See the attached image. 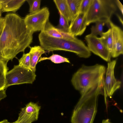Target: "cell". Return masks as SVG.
<instances>
[{"label":"cell","mask_w":123,"mask_h":123,"mask_svg":"<svg viewBox=\"0 0 123 123\" xmlns=\"http://www.w3.org/2000/svg\"><path fill=\"white\" fill-rule=\"evenodd\" d=\"M4 18L3 27L0 31V60L8 62L30 47L33 33L27 29L24 19L17 14L9 13Z\"/></svg>","instance_id":"obj_1"},{"label":"cell","mask_w":123,"mask_h":123,"mask_svg":"<svg viewBox=\"0 0 123 123\" xmlns=\"http://www.w3.org/2000/svg\"><path fill=\"white\" fill-rule=\"evenodd\" d=\"M105 79L81 95L73 111L72 123H93L97 111L98 98L104 95Z\"/></svg>","instance_id":"obj_2"},{"label":"cell","mask_w":123,"mask_h":123,"mask_svg":"<svg viewBox=\"0 0 123 123\" xmlns=\"http://www.w3.org/2000/svg\"><path fill=\"white\" fill-rule=\"evenodd\" d=\"M38 38L40 46L49 52L63 50L74 53L80 57L86 58L91 55V52L84 42L76 37L74 39L56 38L42 31L39 34Z\"/></svg>","instance_id":"obj_3"},{"label":"cell","mask_w":123,"mask_h":123,"mask_svg":"<svg viewBox=\"0 0 123 123\" xmlns=\"http://www.w3.org/2000/svg\"><path fill=\"white\" fill-rule=\"evenodd\" d=\"M105 71V67L102 65H83L73 75L72 84L81 95L104 79Z\"/></svg>","instance_id":"obj_4"},{"label":"cell","mask_w":123,"mask_h":123,"mask_svg":"<svg viewBox=\"0 0 123 123\" xmlns=\"http://www.w3.org/2000/svg\"><path fill=\"white\" fill-rule=\"evenodd\" d=\"M117 9L115 0H92L85 14V23L87 26L99 20H111Z\"/></svg>","instance_id":"obj_5"},{"label":"cell","mask_w":123,"mask_h":123,"mask_svg":"<svg viewBox=\"0 0 123 123\" xmlns=\"http://www.w3.org/2000/svg\"><path fill=\"white\" fill-rule=\"evenodd\" d=\"M35 72L18 65L7 72L6 76L5 89L12 85L24 84H32L36 79Z\"/></svg>","instance_id":"obj_6"},{"label":"cell","mask_w":123,"mask_h":123,"mask_svg":"<svg viewBox=\"0 0 123 123\" xmlns=\"http://www.w3.org/2000/svg\"><path fill=\"white\" fill-rule=\"evenodd\" d=\"M49 9L46 7L36 12L27 15L24 19L27 28L33 33L37 31H43L49 21Z\"/></svg>","instance_id":"obj_7"},{"label":"cell","mask_w":123,"mask_h":123,"mask_svg":"<svg viewBox=\"0 0 123 123\" xmlns=\"http://www.w3.org/2000/svg\"><path fill=\"white\" fill-rule=\"evenodd\" d=\"M85 38L91 52L107 62L111 61L110 53L100 37L90 34L86 36Z\"/></svg>","instance_id":"obj_8"},{"label":"cell","mask_w":123,"mask_h":123,"mask_svg":"<svg viewBox=\"0 0 123 123\" xmlns=\"http://www.w3.org/2000/svg\"><path fill=\"white\" fill-rule=\"evenodd\" d=\"M117 60H115L108 63L104 87V95L106 96H112L121 87V81L117 80L114 75V69Z\"/></svg>","instance_id":"obj_9"},{"label":"cell","mask_w":123,"mask_h":123,"mask_svg":"<svg viewBox=\"0 0 123 123\" xmlns=\"http://www.w3.org/2000/svg\"><path fill=\"white\" fill-rule=\"evenodd\" d=\"M41 106L31 102L22 108L17 120L13 123H31L38 118Z\"/></svg>","instance_id":"obj_10"},{"label":"cell","mask_w":123,"mask_h":123,"mask_svg":"<svg viewBox=\"0 0 123 123\" xmlns=\"http://www.w3.org/2000/svg\"><path fill=\"white\" fill-rule=\"evenodd\" d=\"M106 24L111 29L113 34V47L111 55L112 57L116 58L123 54V32L111 20Z\"/></svg>","instance_id":"obj_11"},{"label":"cell","mask_w":123,"mask_h":123,"mask_svg":"<svg viewBox=\"0 0 123 123\" xmlns=\"http://www.w3.org/2000/svg\"><path fill=\"white\" fill-rule=\"evenodd\" d=\"M86 14L79 13L69 25L68 33L75 37L81 35L85 32L87 26L85 21Z\"/></svg>","instance_id":"obj_12"},{"label":"cell","mask_w":123,"mask_h":123,"mask_svg":"<svg viewBox=\"0 0 123 123\" xmlns=\"http://www.w3.org/2000/svg\"><path fill=\"white\" fill-rule=\"evenodd\" d=\"M43 32L53 37L68 39H74L76 38L68 33L63 32L55 27L49 21L47 23Z\"/></svg>","instance_id":"obj_13"},{"label":"cell","mask_w":123,"mask_h":123,"mask_svg":"<svg viewBox=\"0 0 123 123\" xmlns=\"http://www.w3.org/2000/svg\"><path fill=\"white\" fill-rule=\"evenodd\" d=\"M29 53L30 56V68L31 71L35 72L36 66L41 55L45 53V51L40 46L29 47Z\"/></svg>","instance_id":"obj_14"},{"label":"cell","mask_w":123,"mask_h":123,"mask_svg":"<svg viewBox=\"0 0 123 123\" xmlns=\"http://www.w3.org/2000/svg\"><path fill=\"white\" fill-rule=\"evenodd\" d=\"M26 1V0H0L2 12H15Z\"/></svg>","instance_id":"obj_15"},{"label":"cell","mask_w":123,"mask_h":123,"mask_svg":"<svg viewBox=\"0 0 123 123\" xmlns=\"http://www.w3.org/2000/svg\"><path fill=\"white\" fill-rule=\"evenodd\" d=\"M59 13H60L69 23L74 19L69 9L67 0H53Z\"/></svg>","instance_id":"obj_16"},{"label":"cell","mask_w":123,"mask_h":123,"mask_svg":"<svg viewBox=\"0 0 123 123\" xmlns=\"http://www.w3.org/2000/svg\"><path fill=\"white\" fill-rule=\"evenodd\" d=\"M100 38L108 49L111 54L113 47V34L111 29L109 27L108 30L105 32H103L102 36Z\"/></svg>","instance_id":"obj_17"},{"label":"cell","mask_w":123,"mask_h":123,"mask_svg":"<svg viewBox=\"0 0 123 123\" xmlns=\"http://www.w3.org/2000/svg\"><path fill=\"white\" fill-rule=\"evenodd\" d=\"M7 62L0 60V91L5 89L6 76L8 70Z\"/></svg>","instance_id":"obj_18"},{"label":"cell","mask_w":123,"mask_h":123,"mask_svg":"<svg viewBox=\"0 0 123 123\" xmlns=\"http://www.w3.org/2000/svg\"><path fill=\"white\" fill-rule=\"evenodd\" d=\"M67 1L74 19L79 13L82 0H67Z\"/></svg>","instance_id":"obj_19"},{"label":"cell","mask_w":123,"mask_h":123,"mask_svg":"<svg viewBox=\"0 0 123 123\" xmlns=\"http://www.w3.org/2000/svg\"><path fill=\"white\" fill-rule=\"evenodd\" d=\"M109 20H103L96 22L95 25L92 26L91 28V33L90 34L96 36L99 35L101 37L103 32V26Z\"/></svg>","instance_id":"obj_20"},{"label":"cell","mask_w":123,"mask_h":123,"mask_svg":"<svg viewBox=\"0 0 123 123\" xmlns=\"http://www.w3.org/2000/svg\"><path fill=\"white\" fill-rule=\"evenodd\" d=\"M47 60H49L55 63H60L64 62L70 63V61L68 58L57 54H53L48 57H41L38 62Z\"/></svg>","instance_id":"obj_21"},{"label":"cell","mask_w":123,"mask_h":123,"mask_svg":"<svg viewBox=\"0 0 123 123\" xmlns=\"http://www.w3.org/2000/svg\"><path fill=\"white\" fill-rule=\"evenodd\" d=\"M19 66L30 70V56L29 53H24L21 57L18 60Z\"/></svg>","instance_id":"obj_22"},{"label":"cell","mask_w":123,"mask_h":123,"mask_svg":"<svg viewBox=\"0 0 123 123\" xmlns=\"http://www.w3.org/2000/svg\"><path fill=\"white\" fill-rule=\"evenodd\" d=\"M29 6V14L35 13L40 9L41 0H26Z\"/></svg>","instance_id":"obj_23"},{"label":"cell","mask_w":123,"mask_h":123,"mask_svg":"<svg viewBox=\"0 0 123 123\" xmlns=\"http://www.w3.org/2000/svg\"><path fill=\"white\" fill-rule=\"evenodd\" d=\"M59 14L60 18L59 24L56 27L63 32L68 33L69 23L67 21L61 14Z\"/></svg>","instance_id":"obj_24"},{"label":"cell","mask_w":123,"mask_h":123,"mask_svg":"<svg viewBox=\"0 0 123 123\" xmlns=\"http://www.w3.org/2000/svg\"><path fill=\"white\" fill-rule=\"evenodd\" d=\"M92 0H82L80 7L79 13L86 14L90 7Z\"/></svg>","instance_id":"obj_25"},{"label":"cell","mask_w":123,"mask_h":123,"mask_svg":"<svg viewBox=\"0 0 123 123\" xmlns=\"http://www.w3.org/2000/svg\"><path fill=\"white\" fill-rule=\"evenodd\" d=\"M115 1L116 5L117 6L120 10L121 13L122 15H123V7L122 3L120 1L118 0H115Z\"/></svg>","instance_id":"obj_26"},{"label":"cell","mask_w":123,"mask_h":123,"mask_svg":"<svg viewBox=\"0 0 123 123\" xmlns=\"http://www.w3.org/2000/svg\"><path fill=\"white\" fill-rule=\"evenodd\" d=\"M6 97V90H3L0 91V101Z\"/></svg>","instance_id":"obj_27"},{"label":"cell","mask_w":123,"mask_h":123,"mask_svg":"<svg viewBox=\"0 0 123 123\" xmlns=\"http://www.w3.org/2000/svg\"><path fill=\"white\" fill-rule=\"evenodd\" d=\"M0 123H13L10 122L8 121L7 120L5 119L3 120L0 121Z\"/></svg>","instance_id":"obj_28"},{"label":"cell","mask_w":123,"mask_h":123,"mask_svg":"<svg viewBox=\"0 0 123 123\" xmlns=\"http://www.w3.org/2000/svg\"><path fill=\"white\" fill-rule=\"evenodd\" d=\"M102 123H111L109 121L108 119L104 120H103Z\"/></svg>","instance_id":"obj_29"},{"label":"cell","mask_w":123,"mask_h":123,"mask_svg":"<svg viewBox=\"0 0 123 123\" xmlns=\"http://www.w3.org/2000/svg\"><path fill=\"white\" fill-rule=\"evenodd\" d=\"M117 16L118 17L120 21L121 22V23H122V25H123V20H122V19L121 18V17L119 16L117 14Z\"/></svg>","instance_id":"obj_30"},{"label":"cell","mask_w":123,"mask_h":123,"mask_svg":"<svg viewBox=\"0 0 123 123\" xmlns=\"http://www.w3.org/2000/svg\"><path fill=\"white\" fill-rule=\"evenodd\" d=\"M2 12V10H1V4L0 3V12Z\"/></svg>","instance_id":"obj_31"},{"label":"cell","mask_w":123,"mask_h":123,"mask_svg":"<svg viewBox=\"0 0 123 123\" xmlns=\"http://www.w3.org/2000/svg\"><path fill=\"white\" fill-rule=\"evenodd\" d=\"M2 12H0V19L2 17H1V13Z\"/></svg>","instance_id":"obj_32"}]
</instances>
